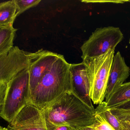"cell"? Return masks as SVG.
Listing matches in <instances>:
<instances>
[{
	"mask_svg": "<svg viewBox=\"0 0 130 130\" xmlns=\"http://www.w3.org/2000/svg\"><path fill=\"white\" fill-rule=\"evenodd\" d=\"M115 50L111 49L99 56L83 60L91 85V99L94 104H101L105 98Z\"/></svg>",
	"mask_w": 130,
	"mask_h": 130,
	"instance_id": "obj_3",
	"label": "cell"
},
{
	"mask_svg": "<svg viewBox=\"0 0 130 130\" xmlns=\"http://www.w3.org/2000/svg\"><path fill=\"white\" fill-rule=\"evenodd\" d=\"M124 38L120 29L113 26L98 28L81 46L83 60L94 58L115 47Z\"/></svg>",
	"mask_w": 130,
	"mask_h": 130,
	"instance_id": "obj_5",
	"label": "cell"
},
{
	"mask_svg": "<svg viewBox=\"0 0 130 130\" xmlns=\"http://www.w3.org/2000/svg\"><path fill=\"white\" fill-rule=\"evenodd\" d=\"M77 128L80 130H96L93 129V128H92L90 126L85 127H79V128Z\"/></svg>",
	"mask_w": 130,
	"mask_h": 130,
	"instance_id": "obj_21",
	"label": "cell"
},
{
	"mask_svg": "<svg viewBox=\"0 0 130 130\" xmlns=\"http://www.w3.org/2000/svg\"><path fill=\"white\" fill-rule=\"evenodd\" d=\"M54 130H77V129L69 126H62L56 127Z\"/></svg>",
	"mask_w": 130,
	"mask_h": 130,
	"instance_id": "obj_20",
	"label": "cell"
},
{
	"mask_svg": "<svg viewBox=\"0 0 130 130\" xmlns=\"http://www.w3.org/2000/svg\"><path fill=\"white\" fill-rule=\"evenodd\" d=\"M28 68L19 73L8 83L4 108L0 117L8 123L11 122L25 106L30 104Z\"/></svg>",
	"mask_w": 130,
	"mask_h": 130,
	"instance_id": "obj_4",
	"label": "cell"
},
{
	"mask_svg": "<svg viewBox=\"0 0 130 130\" xmlns=\"http://www.w3.org/2000/svg\"><path fill=\"white\" fill-rule=\"evenodd\" d=\"M17 29L13 26L0 30V56L13 47V41Z\"/></svg>",
	"mask_w": 130,
	"mask_h": 130,
	"instance_id": "obj_13",
	"label": "cell"
},
{
	"mask_svg": "<svg viewBox=\"0 0 130 130\" xmlns=\"http://www.w3.org/2000/svg\"><path fill=\"white\" fill-rule=\"evenodd\" d=\"M17 17L32 7L38 5L40 0H14Z\"/></svg>",
	"mask_w": 130,
	"mask_h": 130,
	"instance_id": "obj_17",
	"label": "cell"
},
{
	"mask_svg": "<svg viewBox=\"0 0 130 130\" xmlns=\"http://www.w3.org/2000/svg\"><path fill=\"white\" fill-rule=\"evenodd\" d=\"M1 28H0V30H1Z\"/></svg>",
	"mask_w": 130,
	"mask_h": 130,
	"instance_id": "obj_26",
	"label": "cell"
},
{
	"mask_svg": "<svg viewBox=\"0 0 130 130\" xmlns=\"http://www.w3.org/2000/svg\"><path fill=\"white\" fill-rule=\"evenodd\" d=\"M70 67L61 55L30 93V104L42 110L66 92H72Z\"/></svg>",
	"mask_w": 130,
	"mask_h": 130,
	"instance_id": "obj_2",
	"label": "cell"
},
{
	"mask_svg": "<svg viewBox=\"0 0 130 130\" xmlns=\"http://www.w3.org/2000/svg\"><path fill=\"white\" fill-rule=\"evenodd\" d=\"M128 2H130V1H128Z\"/></svg>",
	"mask_w": 130,
	"mask_h": 130,
	"instance_id": "obj_24",
	"label": "cell"
},
{
	"mask_svg": "<svg viewBox=\"0 0 130 130\" xmlns=\"http://www.w3.org/2000/svg\"><path fill=\"white\" fill-rule=\"evenodd\" d=\"M47 130L62 126L75 128L90 126L95 122V110L68 92L42 110Z\"/></svg>",
	"mask_w": 130,
	"mask_h": 130,
	"instance_id": "obj_1",
	"label": "cell"
},
{
	"mask_svg": "<svg viewBox=\"0 0 130 130\" xmlns=\"http://www.w3.org/2000/svg\"><path fill=\"white\" fill-rule=\"evenodd\" d=\"M17 17L14 0L0 2V28L13 26Z\"/></svg>",
	"mask_w": 130,
	"mask_h": 130,
	"instance_id": "obj_11",
	"label": "cell"
},
{
	"mask_svg": "<svg viewBox=\"0 0 130 130\" xmlns=\"http://www.w3.org/2000/svg\"><path fill=\"white\" fill-rule=\"evenodd\" d=\"M8 83H0V117L2 113Z\"/></svg>",
	"mask_w": 130,
	"mask_h": 130,
	"instance_id": "obj_18",
	"label": "cell"
},
{
	"mask_svg": "<svg viewBox=\"0 0 130 130\" xmlns=\"http://www.w3.org/2000/svg\"><path fill=\"white\" fill-rule=\"evenodd\" d=\"M130 75V69L127 66L120 52L114 55L109 73L105 93L107 102L114 92L124 84Z\"/></svg>",
	"mask_w": 130,
	"mask_h": 130,
	"instance_id": "obj_10",
	"label": "cell"
},
{
	"mask_svg": "<svg viewBox=\"0 0 130 130\" xmlns=\"http://www.w3.org/2000/svg\"><path fill=\"white\" fill-rule=\"evenodd\" d=\"M72 92L85 104L94 109L91 98V85L84 62L70 64Z\"/></svg>",
	"mask_w": 130,
	"mask_h": 130,
	"instance_id": "obj_9",
	"label": "cell"
},
{
	"mask_svg": "<svg viewBox=\"0 0 130 130\" xmlns=\"http://www.w3.org/2000/svg\"><path fill=\"white\" fill-rule=\"evenodd\" d=\"M98 107L101 110L105 119L108 123L115 130H121L120 124L114 115L112 114L110 109L107 107L105 102L99 104Z\"/></svg>",
	"mask_w": 130,
	"mask_h": 130,
	"instance_id": "obj_15",
	"label": "cell"
},
{
	"mask_svg": "<svg viewBox=\"0 0 130 130\" xmlns=\"http://www.w3.org/2000/svg\"><path fill=\"white\" fill-rule=\"evenodd\" d=\"M36 54L13 46L0 56V83H9L19 73L28 68Z\"/></svg>",
	"mask_w": 130,
	"mask_h": 130,
	"instance_id": "obj_6",
	"label": "cell"
},
{
	"mask_svg": "<svg viewBox=\"0 0 130 130\" xmlns=\"http://www.w3.org/2000/svg\"><path fill=\"white\" fill-rule=\"evenodd\" d=\"M120 124L121 130H130V110L110 109Z\"/></svg>",
	"mask_w": 130,
	"mask_h": 130,
	"instance_id": "obj_14",
	"label": "cell"
},
{
	"mask_svg": "<svg viewBox=\"0 0 130 130\" xmlns=\"http://www.w3.org/2000/svg\"><path fill=\"white\" fill-rule=\"evenodd\" d=\"M0 130H8L7 128H5V127H3L1 125H0Z\"/></svg>",
	"mask_w": 130,
	"mask_h": 130,
	"instance_id": "obj_22",
	"label": "cell"
},
{
	"mask_svg": "<svg viewBox=\"0 0 130 130\" xmlns=\"http://www.w3.org/2000/svg\"><path fill=\"white\" fill-rule=\"evenodd\" d=\"M112 108L122 109V110H130V99L124 102H123L121 104L116 105L111 109H112Z\"/></svg>",
	"mask_w": 130,
	"mask_h": 130,
	"instance_id": "obj_19",
	"label": "cell"
},
{
	"mask_svg": "<svg viewBox=\"0 0 130 130\" xmlns=\"http://www.w3.org/2000/svg\"><path fill=\"white\" fill-rule=\"evenodd\" d=\"M9 123L8 130H47L42 110L32 104L25 106Z\"/></svg>",
	"mask_w": 130,
	"mask_h": 130,
	"instance_id": "obj_7",
	"label": "cell"
},
{
	"mask_svg": "<svg viewBox=\"0 0 130 130\" xmlns=\"http://www.w3.org/2000/svg\"><path fill=\"white\" fill-rule=\"evenodd\" d=\"M95 110V122L90 127L96 130H115L107 122L98 107Z\"/></svg>",
	"mask_w": 130,
	"mask_h": 130,
	"instance_id": "obj_16",
	"label": "cell"
},
{
	"mask_svg": "<svg viewBox=\"0 0 130 130\" xmlns=\"http://www.w3.org/2000/svg\"><path fill=\"white\" fill-rule=\"evenodd\" d=\"M130 99V82L124 83L118 88L106 102L109 109Z\"/></svg>",
	"mask_w": 130,
	"mask_h": 130,
	"instance_id": "obj_12",
	"label": "cell"
},
{
	"mask_svg": "<svg viewBox=\"0 0 130 130\" xmlns=\"http://www.w3.org/2000/svg\"><path fill=\"white\" fill-rule=\"evenodd\" d=\"M77 130H80L79 129H78V128H77Z\"/></svg>",
	"mask_w": 130,
	"mask_h": 130,
	"instance_id": "obj_23",
	"label": "cell"
},
{
	"mask_svg": "<svg viewBox=\"0 0 130 130\" xmlns=\"http://www.w3.org/2000/svg\"><path fill=\"white\" fill-rule=\"evenodd\" d=\"M129 44H130V40H129Z\"/></svg>",
	"mask_w": 130,
	"mask_h": 130,
	"instance_id": "obj_25",
	"label": "cell"
},
{
	"mask_svg": "<svg viewBox=\"0 0 130 130\" xmlns=\"http://www.w3.org/2000/svg\"><path fill=\"white\" fill-rule=\"evenodd\" d=\"M36 52V56L28 68L30 93L53 63L62 55L42 49Z\"/></svg>",
	"mask_w": 130,
	"mask_h": 130,
	"instance_id": "obj_8",
	"label": "cell"
}]
</instances>
